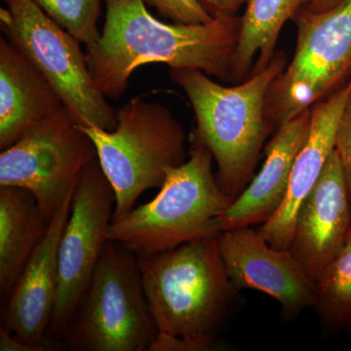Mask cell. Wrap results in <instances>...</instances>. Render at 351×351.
Segmentation results:
<instances>
[{"mask_svg":"<svg viewBox=\"0 0 351 351\" xmlns=\"http://www.w3.org/2000/svg\"><path fill=\"white\" fill-rule=\"evenodd\" d=\"M314 308L331 329L351 326V233L314 281Z\"/></svg>","mask_w":351,"mask_h":351,"instance_id":"obj_19","label":"cell"},{"mask_svg":"<svg viewBox=\"0 0 351 351\" xmlns=\"http://www.w3.org/2000/svg\"><path fill=\"white\" fill-rule=\"evenodd\" d=\"M285 68V56L276 53L265 68L230 87L213 82L199 69H170L171 80L184 90L195 112L193 132L211 152L217 180L232 200L250 182L271 131L265 115L267 93Z\"/></svg>","mask_w":351,"mask_h":351,"instance_id":"obj_2","label":"cell"},{"mask_svg":"<svg viewBox=\"0 0 351 351\" xmlns=\"http://www.w3.org/2000/svg\"><path fill=\"white\" fill-rule=\"evenodd\" d=\"M4 38L46 78L78 123L112 131L117 110L110 105L88 66L80 43L32 0H3Z\"/></svg>","mask_w":351,"mask_h":351,"instance_id":"obj_7","label":"cell"},{"mask_svg":"<svg viewBox=\"0 0 351 351\" xmlns=\"http://www.w3.org/2000/svg\"><path fill=\"white\" fill-rule=\"evenodd\" d=\"M336 149L351 199V92L337 131Z\"/></svg>","mask_w":351,"mask_h":351,"instance_id":"obj_22","label":"cell"},{"mask_svg":"<svg viewBox=\"0 0 351 351\" xmlns=\"http://www.w3.org/2000/svg\"><path fill=\"white\" fill-rule=\"evenodd\" d=\"M49 221L27 189L0 186V294H9L48 230Z\"/></svg>","mask_w":351,"mask_h":351,"instance_id":"obj_17","label":"cell"},{"mask_svg":"<svg viewBox=\"0 0 351 351\" xmlns=\"http://www.w3.org/2000/svg\"><path fill=\"white\" fill-rule=\"evenodd\" d=\"M82 128L93 141L114 191L112 221L129 213L145 191L160 189L168 173L188 158L181 124L167 108L143 97L131 99L117 110L114 130Z\"/></svg>","mask_w":351,"mask_h":351,"instance_id":"obj_5","label":"cell"},{"mask_svg":"<svg viewBox=\"0 0 351 351\" xmlns=\"http://www.w3.org/2000/svg\"><path fill=\"white\" fill-rule=\"evenodd\" d=\"M114 208V191L97 157L78 179L60 240L59 281L50 334H64L86 294L108 241Z\"/></svg>","mask_w":351,"mask_h":351,"instance_id":"obj_10","label":"cell"},{"mask_svg":"<svg viewBox=\"0 0 351 351\" xmlns=\"http://www.w3.org/2000/svg\"><path fill=\"white\" fill-rule=\"evenodd\" d=\"M311 108L295 115L277 128L265 149L262 169L232 201L221 218V230L265 223L282 206L293 165L308 136Z\"/></svg>","mask_w":351,"mask_h":351,"instance_id":"obj_15","label":"cell"},{"mask_svg":"<svg viewBox=\"0 0 351 351\" xmlns=\"http://www.w3.org/2000/svg\"><path fill=\"white\" fill-rule=\"evenodd\" d=\"M52 348L49 343L45 345H31L16 338L3 326H0V350L1 351H45Z\"/></svg>","mask_w":351,"mask_h":351,"instance_id":"obj_24","label":"cell"},{"mask_svg":"<svg viewBox=\"0 0 351 351\" xmlns=\"http://www.w3.org/2000/svg\"><path fill=\"white\" fill-rule=\"evenodd\" d=\"M64 105L38 69L0 38V149L63 110Z\"/></svg>","mask_w":351,"mask_h":351,"instance_id":"obj_16","label":"cell"},{"mask_svg":"<svg viewBox=\"0 0 351 351\" xmlns=\"http://www.w3.org/2000/svg\"><path fill=\"white\" fill-rule=\"evenodd\" d=\"M350 233V195L335 149L317 184L298 212L289 250L314 284Z\"/></svg>","mask_w":351,"mask_h":351,"instance_id":"obj_12","label":"cell"},{"mask_svg":"<svg viewBox=\"0 0 351 351\" xmlns=\"http://www.w3.org/2000/svg\"><path fill=\"white\" fill-rule=\"evenodd\" d=\"M350 92L351 75L311 108L308 136L295 157L285 200L276 214L258 230L263 239L276 248H290L298 212L317 184L336 147L339 120Z\"/></svg>","mask_w":351,"mask_h":351,"instance_id":"obj_14","label":"cell"},{"mask_svg":"<svg viewBox=\"0 0 351 351\" xmlns=\"http://www.w3.org/2000/svg\"><path fill=\"white\" fill-rule=\"evenodd\" d=\"M96 158L93 141L66 108L1 151L0 186L31 191L50 221Z\"/></svg>","mask_w":351,"mask_h":351,"instance_id":"obj_9","label":"cell"},{"mask_svg":"<svg viewBox=\"0 0 351 351\" xmlns=\"http://www.w3.org/2000/svg\"><path fill=\"white\" fill-rule=\"evenodd\" d=\"M213 159L193 132L186 160L168 173L154 199L112 221L108 239L138 256L217 237L221 232V216L233 200L214 175Z\"/></svg>","mask_w":351,"mask_h":351,"instance_id":"obj_4","label":"cell"},{"mask_svg":"<svg viewBox=\"0 0 351 351\" xmlns=\"http://www.w3.org/2000/svg\"><path fill=\"white\" fill-rule=\"evenodd\" d=\"M350 328H351V326Z\"/></svg>","mask_w":351,"mask_h":351,"instance_id":"obj_26","label":"cell"},{"mask_svg":"<svg viewBox=\"0 0 351 351\" xmlns=\"http://www.w3.org/2000/svg\"><path fill=\"white\" fill-rule=\"evenodd\" d=\"M60 27L86 47L100 38L101 0H32Z\"/></svg>","mask_w":351,"mask_h":351,"instance_id":"obj_20","label":"cell"},{"mask_svg":"<svg viewBox=\"0 0 351 351\" xmlns=\"http://www.w3.org/2000/svg\"><path fill=\"white\" fill-rule=\"evenodd\" d=\"M217 239L237 291L252 289L269 295L290 318L313 307L314 284L290 250L271 246L251 226L223 230Z\"/></svg>","mask_w":351,"mask_h":351,"instance_id":"obj_11","label":"cell"},{"mask_svg":"<svg viewBox=\"0 0 351 351\" xmlns=\"http://www.w3.org/2000/svg\"><path fill=\"white\" fill-rule=\"evenodd\" d=\"M157 12L179 24H204L213 18L203 8L198 0H143Z\"/></svg>","mask_w":351,"mask_h":351,"instance_id":"obj_21","label":"cell"},{"mask_svg":"<svg viewBox=\"0 0 351 351\" xmlns=\"http://www.w3.org/2000/svg\"><path fill=\"white\" fill-rule=\"evenodd\" d=\"M203 8L213 19L237 16L248 0H198Z\"/></svg>","mask_w":351,"mask_h":351,"instance_id":"obj_23","label":"cell"},{"mask_svg":"<svg viewBox=\"0 0 351 351\" xmlns=\"http://www.w3.org/2000/svg\"><path fill=\"white\" fill-rule=\"evenodd\" d=\"M341 1V0H309L307 5L304 8L314 13L324 12V11L332 8Z\"/></svg>","mask_w":351,"mask_h":351,"instance_id":"obj_25","label":"cell"},{"mask_svg":"<svg viewBox=\"0 0 351 351\" xmlns=\"http://www.w3.org/2000/svg\"><path fill=\"white\" fill-rule=\"evenodd\" d=\"M76 186V184H75ZM75 188L69 191L47 232L25 263L6 300L1 326L31 345H45L56 304L59 281V252L62 233L71 213Z\"/></svg>","mask_w":351,"mask_h":351,"instance_id":"obj_13","label":"cell"},{"mask_svg":"<svg viewBox=\"0 0 351 351\" xmlns=\"http://www.w3.org/2000/svg\"><path fill=\"white\" fill-rule=\"evenodd\" d=\"M309 0H248L240 16L239 43L232 60V78L265 68L274 58L277 39L284 25L294 19Z\"/></svg>","mask_w":351,"mask_h":351,"instance_id":"obj_18","label":"cell"},{"mask_svg":"<svg viewBox=\"0 0 351 351\" xmlns=\"http://www.w3.org/2000/svg\"><path fill=\"white\" fill-rule=\"evenodd\" d=\"M293 20L294 57L272 83L265 103L271 128L311 108L351 75V0L324 12L302 8Z\"/></svg>","mask_w":351,"mask_h":351,"instance_id":"obj_8","label":"cell"},{"mask_svg":"<svg viewBox=\"0 0 351 351\" xmlns=\"http://www.w3.org/2000/svg\"><path fill=\"white\" fill-rule=\"evenodd\" d=\"M105 2V25L98 40L86 47V58L95 84L107 98L121 96L134 71L149 64L232 78L240 16L204 24H167L154 18L143 0Z\"/></svg>","mask_w":351,"mask_h":351,"instance_id":"obj_1","label":"cell"},{"mask_svg":"<svg viewBox=\"0 0 351 351\" xmlns=\"http://www.w3.org/2000/svg\"><path fill=\"white\" fill-rule=\"evenodd\" d=\"M217 237L137 256L157 331L184 339L195 351L216 348L239 292L226 274Z\"/></svg>","mask_w":351,"mask_h":351,"instance_id":"obj_3","label":"cell"},{"mask_svg":"<svg viewBox=\"0 0 351 351\" xmlns=\"http://www.w3.org/2000/svg\"><path fill=\"white\" fill-rule=\"evenodd\" d=\"M157 328L137 255L108 240L84 298L64 335L75 351H149Z\"/></svg>","mask_w":351,"mask_h":351,"instance_id":"obj_6","label":"cell"}]
</instances>
